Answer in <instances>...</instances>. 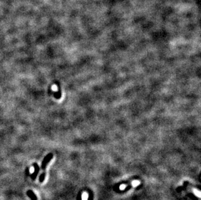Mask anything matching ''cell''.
Listing matches in <instances>:
<instances>
[{
	"instance_id": "cell-1",
	"label": "cell",
	"mask_w": 201,
	"mask_h": 200,
	"mask_svg": "<svg viewBox=\"0 0 201 200\" xmlns=\"http://www.w3.org/2000/svg\"><path fill=\"white\" fill-rule=\"evenodd\" d=\"M52 158H53V154H49L48 155H47L44 158V160L42 162V166H41V168H42V169L44 170L46 166H47V164H48V162L52 159Z\"/></svg>"
},
{
	"instance_id": "cell-2",
	"label": "cell",
	"mask_w": 201,
	"mask_h": 200,
	"mask_svg": "<svg viewBox=\"0 0 201 200\" xmlns=\"http://www.w3.org/2000/svg\"><path fill=\"white\" fill-rule=\"evenodd\" d=\"M33 166H34V168H35V170H34V172L32 175H31V177L32 178L33 180H35V179H36L37 178V174L39 172V170H40V168L38 166V164H33Z\"/></svg>"
},
{
	"instance_id": "cell-3",
	"label": "cell",
	"mask_w": 201,
	"mask_h": 200,
	"mask_svg": "<svg viewBox=\"0 0 201 200\" xmlns=\"http://www.w3.org/2000/svg\"><path fill=\"white\" fill-rule=\"evenodd\" d=\"M27 195L28 196V197L31 198V200H37V198L36 195L35 194L34 192L32 190H28L27 192Z\"/></svg>"
},
{
	"instance_id": "cell-4",
	"label": "cell",
	"mask_w": 201,
	"mask_h": 200,
	"mask_svg": "<svg viewBox=\"0 0 201 200\" xmlns=\"http://www.w3.org/2000/svg\"><path fill=\"white\" fill-rule=\"evenodd\" d=\"M45 177H46V174L44 172H43L42 174L40 175L39 181L40 182V183H43L44 179H45Z\"/></svg>"
},
{
	"instance_id": "cell-5",
	"label": "cell",
	"mask_w": 201,
	"mask_h": 200,
	"mask_svg": "<svg viewBox=\"0 0 201 200\" xmlns=\"http://www.w3.org/2000/svg\"><path fill=\"white\" fill-rule=\"evenodd\" d=\"M139 182H138V181H136V182H134V184L133 183V186H136V185H139Z\"/></svg>"
},
{
	"instance_id": "cell-6",
	"label": "cell",
	"mask_w": 201,
	"mask_h": 200,
	"mask_svg": "<svg viewBox=\"0 0 201 200\" xmlns=\"http://www.w3.org/2000/svg\"><path fill=\"white\" fill-rule=\"evenodd\" d=\"M125 185H122V186H121V189H122L123 188H125Z\"/></svg>"
}]
</instances>
